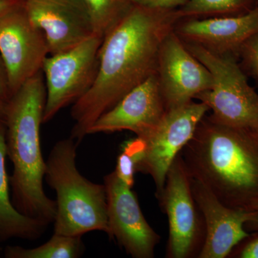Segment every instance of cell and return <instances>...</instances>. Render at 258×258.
<instances>
[{
  "instance_id": "obj_1",
  "label": "cell",
  "mask_w": 258,
  "mask_h": 258,
  "mask_svg": "<svg viewBox=\"0 0 258 258\" xmlns=\"http://www.w3.org/2000/svg\"><path fill=\"white\" fill-rule=\"evenodd\" d=\"M181 19L178 9L132 5L103 37L93 86L73 105L71 137L78 145L103 113L131 91L157 74L161 44Z\"/></svg>"
},
{
  "instance_id": "obj_2",
  "label": "cell",
  "mask_w": 258,
  "mask_h": 258,
  "mask_svg": "<svg viewBox=\"0 0 258 258\" xmlns=\"http://www.w3.org/2000/svg\"><path fill=\"white\" fill-rule=\"evenodd\" d=\"M194 179L230 208L252 211L258 203V134L205 115L180 152Z\"/></svg>"
},
{
  "instance_id": "obj_3",
  "label": "cell",
  "mask_w": 258,
  "mask_h": 258,
  "mask_svg": "<svg viewBox=\"0 0 258 258\" xmlns=\"http://www.w3.org/2000/svg\"><path fill=\"white\" fill-rule=\"evenodd\" d=\"M46 102L42 71L28 80L7 102L5 125L7 157L13 164L10 176L12 200L19 212L50 225L56 202L43 189L46 161L42 157L40 125Z\"/></svg>"
},
{
  "instance_id": "obj_4",
  "label": "cell",
  "mask_w": 258,
  "mask_h": 258,
  "mask_svg": "<svg viewBox=\"0 0 258 258\" xmlns=\"http://www.w3.org/2000/svg\"><path fill=\"white\" fill-rule=\"evenodd\" d=\"M78 146L71 137L59 141L46 161L45 181L56 193L54 233L82 236L101 231L110 237L106 186L89 181L78 170Z\"/></svg>"
},
{
  "instance_id": "obj_5",
  "label": "cell",
  "mask_w": 258,
  "mask_h": 258,
  "mask_svg": "<svg viewBox=\"0 0 258 258\" xmlns=\"http://www.w3.org/2000/svg\"><path fill=\"white\" fill-rule=\"evenodd\" d=\"M188 50L211 73V89L195 99L206 104L214 120L258 133V93L232 55H218L198 45L184 43Z\"/></svg>"
},
{
  "instance_id": "obj_6",
  "label": "cell",
  "mask_w": 258,
  "mask_h": 258,
  "mask_svg": "<svg viewBox=\"0 0 258 258\" xmlns=\"http://www.w3.org/2000/svg\"><path fill=\"white\" fill-rule=\"evenodd\" d=\"M103 40V37L93 34L66 52L47 56L42 66L46 87L43 123L89 91L98 74Z\"/></svg>"
},
{
  "instance_id": "obj_7",
  "label": "cell",
  "mask_w": 258,
  "mask_h": 258,
  "mask_svg": "<svg viewBox=\"0 0 258 258\" xmlns=\"http://www.w3.org/2000/svg\"><path fill=\"white\" fill-rule=\"evenodd\" d=\"M169 220L166 257H198L205 240V227L191 189V176L181 154L173 161L158 197Z\"/></svg>"
},
{
  "instance_id": "obj_8",
  "label": "cell",
  "mask_w": 258,
  "mask_h": 258,
  "mask_svg": "<svg viewBox=\"0 0 258 258\" xmlns=\"http://www.w3.org/2000/svg\"><path fill=\"white\" fill-rule=\"evenodd\" d=\"M48 54L46 37L28 18L23 0L0 15V55L11 96L42 71Z\"/></svg>"
},
{
  "instance_id": "obj_9",
  "label": "cell",
  "mask_w": 258,
  "mask_h": 258,
  "mask_svg": "<svg viewBox=\"0 0 258 258\" xmlns=\"http://www.w3.org/2000/svg\"><path fill=\"white\" fill-rule=\"evenodd\" d=\"M210 108L203 102H190L167 111L152 134L145 139L143 157L137 171L152 176L156 197L160 196L173 161L192 138L197 127Z\"/></svg>"
},
{
  "instance_id": "obj_10",
  "label": "cell",
  "mask_w": 258,
  "mask_h": 258,
  "mask_svg": "<svg viewBox=\"0 0 258 258\" xmlns=\"http://www.w3.org/2000/svg\"><path fill=\"white\" fill-rule=\"evenodd\" d=\"M104 185L109 238L115 240L132 257H154L161 237L148 223L132 188L114 171L104 176Z\"/></svg>"
},
{
  "instance_id": "obj_11",
  "label": "cell",
  "mask_w": 258,
  "mask_h": 258,
  "mask_svg": "<svg viewBox=\"0 0 258 258\" xmlns=\"http://www.w3.org/2000/svg\"><path fill=\"white\" fill-rule=\"evenodd\" d=\"M157 75L166 111L187 104L211 89V73L188 50L173 30L161 44Z\"/></svg>"
},
{
  "instance_id": "obj_12",
  "label": "cell",
  "mask_w": 258,
  "mask_h": 258,
  "mask_svg": "<svg viewBox=\"0 0 258 258\" xmlns=\"http://www.w3.org/2000/svg\"><path fill=\"white\" fill-rule=\"evenodd\" d=\"M23 5L43 32L50 55L66 52L95 34L82 0H23Z\"/></svg>"
},
{
  "instance_id": "obj_13",
  "label": "cell",
  "mask_w": 258,
  "mask_h": 258,
  "mask_svg": "<svg viewBox=\"0 0 258 258\" xmlns=\"http://www.w3.org/2000/svg\"><path fill=\"white\" fill-rule=\"evenodd\" d=\"M166 113L155 74L100 116L88 130V135L129 131L138 138L145 139L157 128Z\"/></svg>"
},
{
  "instance_id": "obj_14",
  "label": "cell",
  "mask_w": 258,
  "mask_h": 258,
  "mask_svg": "<svg viewBox=\"0 0 258 258\" xmlns=\"http://www.w3.org/2000/svg\"><path fill=\"white\" fill-rule=\"evenodd\" d=\"M191 189L203 215L205 240L199 258L228 257L237 244L250 234L245 230L252 210L230 208L198 179L191 177Z\"/></svg>"
},
{
  "instance_id": "obj_15",
  "label": "cell",
  "mask_w": 258,
  "mask_h": 258,
  "mask_svg": "<svg viewBox=\"0 0 258 258\" xmlns=\"http://www.w3.org/2000/svg\"><path fill=\"white\" fill-rule=\"evenodd\" d=\"M174 32L184 43L216 55L237 57L244 42L258 33V6L239 16L180 19Z\"/></svg>"
},
{
  "instance_id": "obj_16",
  "label": "cell",
  "mask_w": 258,
  "mask_h": 258,
  "mask_svg": "<svg viewBox=\"0 0 258 258\" xmlns=\"http://www.w3.org/2000/svg\"><path fill=\"white\" fill-rule=\"evenodd\" d=\"M5 121L0 122V242L13 238L35 240L41 237L49 224L26 216L13 205L10 195V176L6 169Z\"/></svg>"
},
{
  "instance_id": "obj_17",
  "label": "cell",
  "mask_w": 258,
  "mask_h": 258,
  "mask_svg": "<svg viewBox=\"0 0 258 258\" xmlns=\"http://www.w3.org/2000/svg\"><path fill=\"white\" fill-rule=\"evenodd\" d=\"M82 236H69L54 233L50 240L34 248L20 246H7L6 258H77L84 253Z\"/></svg>"
},
{
  "instance_id": "obj_18",
  "label": "cell",
  "mask_w": 258,
  "mask_h": 258,
  "mask_svg": "<svg viewBox=\"0 0 258 258\" xmlns=\"http://www.w3.org/2000/svg\"><path fill=\"white\" fill-rule=\"evenodd\" d=\"M257 6V0H189L178 8L181 19L239 16Z\"/></svg>"
},
{
  "instance_id": "obj_19",
  "label": "cell",
  "mask_w": 258,
  "mask_h": 258,
  "mask_svg": "<svg viewBox=\"0 0 258 258\" xmlns=\"http://www.w3.org/2000/svg\"><path fill=\"white\" fill-rule=\"evenodd\" d=\"M92 22L94 33L105 35L132 8L130 0H82Z\"/></svg>"
},
{
  "instance_id": "obj_20",
  "label": "cell",
  "mask_w": 258,
  "mask_h": 258,
  "mask_svg": "<svg viewBox=\"0 0 258 258\" xmlns=\"http://www.w3.org/2000/svg\"><path fill=\"white\" fill-rule=\"evenodd\" d=\"M144 149V141L137 137L125 142L117 159L115 174L129 187L133 188L134 174L137 172V166L143 157Z\"/></svg>"
},
{
  "instance_id": "obj_21",
  "label": "cell",
  "mask_w": 258,
  "mask_h": 258,
  "mask_svg": "<svg viewBox=\"0 0 258 258\" xmlns=\"http://www.w3.org/2000/svg\"><path fill=\"white\" fill-rule=\"evenodd\" d=\"M239 63L247 76L258 83V33L249 37L238 52Z\"/></svg>"
},
{
  "instance_id": "obj_22",
  "label": "cell",
  "mask_w": 258,
  "mask_h": 258,
  "mask_svg": "<svg viewBox=\"0 0 258 258\" xmlns=\"http://www.w3.org/2000/svg\"><path fill=\"white\" fill-rule=\"evenodd\" d=\"M230 255L239 258H258V232L250 234L248 237L237 244Z\"/></svg>"
},
{
  "instance_id": "obj_23",
  "label": "cell",
  "mask_w": 258,
  "mask_h": 258,
  "mask_svg": "<svg viewBox=\"0 0 258 258\" xmlns=\"http://www.w3.org/2000/svg\"><path fill=\"white\" fill-rule=\"evenodd\" d=\"M132 4L161 9H178L189 0H130Z\"/></svg>"
},
{
  "instance_id": "obj_24",
  "label": "cell",
  "mask_w": 258,
  "mask_h": 258,
  "mask_svg": "<svg viewBox=\"0 0 258 258\" xmlns=\"http://www.w3.org/2000/svg\"><path fill=\"white\" fill-rule=\"evenodd\" d=\"M11 97L9 84H8V76L5 69L4 62L0 55V98L8 101Z\"/></svg>"
},
{
  "instance_id": "obj_25",
  "label": "cell",
  "mask_w": 258,
  "mask_h": 258,
  "mask_svg": "<svg viewBox=\"0 0 258 258\" xmlns=\"http://www.w3.org/2000/svg\"><path fill=\"white\" fill-rule=\"evenodd\" d=\"M244 228L248 232H258V203L252 209V215L250 220L246 222Z\"/></svg>"
},
{
  "instance_id": "obj_26",
  "label": "cell",
  "mask_w": 258,
  "mask_h": 258,
  "mask_svg": "<svg viewBox=\"0 0 258 258\" xmlns=\"http://www.w3.org/2000/svg\"><path fill=\"white\" fill-rule=\"evenodd\" d=\"M21 3L22 0H0V15Z\"/></svg>"
},
{
  "instance_id": "obj_27",
  "label": "cell",
  "mask_w": 258,
  "mask_h": 258,
  "mask_svg": "<svg viewBox=\"0 0 258 258\" xmlns=\"http://www.w3.org/2000/svg\"><path fill=\"white\" fill-rule=\"evenodd\" d=\"M7 101L0 98V122L4 121L5 111H6Z\"/></svg>"
},
{
  "instance_id": "obj_28",
  "label": "cell",
  "mask_w": 258,
  "mask_h": 258,
  "mask_svg": "<svg viewBox=\"0 0 258 258\" xmlns=\"http://www.w3.org/2000/svg\"><path fill=\"white\" fill-rule=\"evenodd\" d=\"M257 6H258V0H257Z\"/></svg>"
},
{
  "instance_id": "obj_29",
  "label": "cell",
  "mask_w": 258,
  "mask_h": 258,
  "mask_svg": "<svg viewBox=\"0 0 258 258\" xmlns=\"http://www.w3.org/2000/svg\"><path fill=\"white\" fill-rule=\"evenodd\" d=\"M0 257H1V256H0Z\"/></svg>"
},
{
  "instance_id": "obj_30",
  "label": "cell",
  "mask_w": 258,
  "mask_h": 258,
  "mask_svg": "<svg viewBox=\"0 0 258 258\" xmlns=\"http://www.w3.org/2000/svg\"><path fill=\"white\" fill-rule=\"evenodd\" d=\"M258 134V133H257Z\"/></svg>"
}]
</instances>
